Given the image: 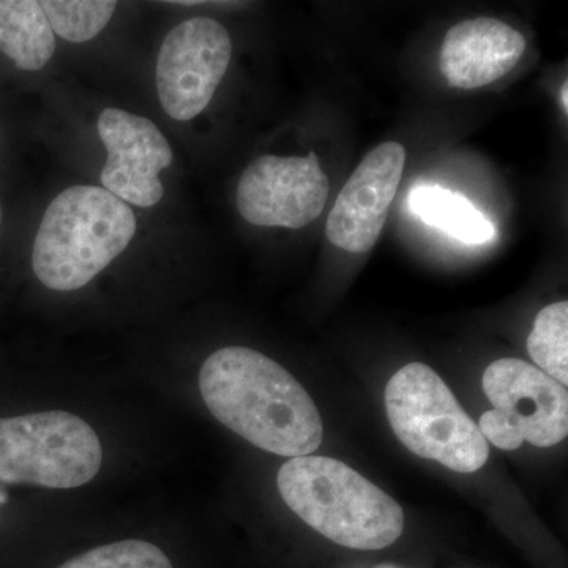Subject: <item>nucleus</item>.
<instances>
[{
    "mask_svg": "<svg viewBox=\"0 0 568 568\" xmlns=\"http://www.w3.org/2000/svg\"><path fill=\"white\" fill-rule=\"evenodd\" d=\"M560 104H562L564 112H568V84L564 82L562 89H560Z\"/></svg>",
    "mask_w": 568,
    "mask_h": 568,
    "instance_id": "f3484780",
    "label": "nucleus"
},
{
    "mask_svg": "<svg viewBox=\"0 0 568 568\" xmlns=\"http://www.w3.org/2000/svg\"><path fill=\"white\" fill-rule=\"evenodd\" d=\"M276 484L302 521L342 547L387 548L405 529V514L394 497L338 459L291 458L280 467Z\"/></svg>",
    "mask_w": 568,
    "mask_h": 568,
    "instance_id": "f03ea898",
    "label": "nucleus"
},
{
    "mask_svg": "<svg viewBox=\"0 0 568 568\" xmlns=\"http://www.w3.org/2000/svg\"><path fill=\"white\" fill-rule=\"evenodd\" d=\"M525 50V37L517 29L496 18H476L448 29L440 71L448 84L470 91L506 77Z\"/></svg>",
    "mask_w": 568,
    "mask_h": 568,
    "instance_id": "9b49d317",
    "label": "nucleus"
},
{
    "mask_svg": "<svg viewBox=\"0 0 568 568\" xmlns=\"http://www.w3.org/2000/svg\"><path fill=\"white\" fill-rule=\"evenodd\" d=\"M200 390L215 418L261 450L298 458L323 444V420L312 396L257 351H215L201 368Z\"/></svg>",
    "mask_w": 568,
    "mask_h": 568,
    "instance_id": "f257e3e1",
    "label": "nucleus"
},
{
    "mask_svg": "<svg viewBox=\"0 0 568 568\" xmlns=\"http://www.w3.org/2000/svg\"><path fill=\"white\" fill-rule=\"evenodd\" d=\"M99 134L108 152L103 189L138 207L159 204L164 193L159 175L173 163V151L155 123L108 108L100 114Z\"/></svg>",
    "mask_w": 568,
    "mask_h": 568,
    "instance_id": "1a4fd4ad",
    "label": "nucleus"
},
{
    "mask_svg": "<svg viewBox=\"0 0 568 568\" xmlns=\"http://www.w3.org/2000/svg\"><path fill=\"white\" fill-rule=\"evenodd\" d=\"M59 568H174L162 549L144 540H122L93 548Z\"/></svg>",
    "mask_w": 568,
    "mask_h": 568,
    "instance_id": "dca6fc26",
    "label": "nucleus"
},
{
    "mask_svg": "<svg viewBox=\"0 0 568 568\" xmlns=\"http://www.w3.org/2000/svg\"><path fill=\"white\" fill-rule=\"evenodd\" d=\"M384 398L395 436L417 457L459 474L476 473L488 462L487 439L428 365L403 366L388 381Z\"/></svg>",
    "mask_w": 568,
    "mask_h": 568,
    "instance_id": "20e7f679",
    "label": "nucleus"
},
{
    "mask_svg": "<svg viewBox=\"0 0 568 568\" xmlns=\"http://www.w3.org/2000/svg\"><path fill=\"white\" fill-rule=\"evenodd\" d=\"M0 51L22 71H39L55 51L54 32L36 0H0Z\"/></svg>",
    "mask_w": 568,
    "mask_h": 568,
    "instance_id": "f8f14e48",
    "label": "nucleus"
},
{
    "mask_svg": "<svg viewBox=\"0 0 568 568\" xmlns=\"http://www.w3.org/2000/svg\"><path fill=\"white\" fill-rule=\"evenodd\" d=\"M405 163L406 151L399 142H384L365 156L328 213L325 234L331 244L355 254L369 252L376 245Z\"/></svg>",
    "mask_w": 568,
    "mask_h": 568,
    "instance_id": "9d476101",
    "label": "nucleus"
},
{
    "mask_svg": "<svg viewBox=\"0 0 568 568\" xmlns=\"http://www.w3.org/2000/svg\"><path fill=\"white\" fill-rule=\"evenodd\" d=\"M409 211L422 222L452 235L467 245L488 244L496 235L495 226L463 194L433 183H420L409 193Z\"/></svg>",
    "mask_w": 568,
    "mask_h": 568,
    "instance_id": "ddd939ff",
    "label": "nucleus"
},
{
    "mask_svg": "<svg viewBox=\"0 0 568 568\" xmlns=\"http://www.w3.org/2000/svg\"><path fill=\"white\" fill-rule=\"evenodd\" d=\"M331 182L315 152L306 156L264 155L254 160L237 186V207L256 226L302 230L327 203Z\"/></svg>",
    "mask_w": 568,
    "mask_h": 568,
    "instance_id": "6e6552de",
    "label": "nucleus"
},
{
    "mask_svg": "<svg viewBox=\"0 0 568 568\" xmlns=\"http://www.w3.org/2000/svg\"><path fill=\"white\" fill-rule=\"evenodd\" d=\"M484 392L495 409L485 418L495 432L521 447H552L568 435L567 388L536 365L499 358L484 375Z\"/></svg>",
    "mask_w": 568,
    "mask_h": 568,
    "instance_id": "423d86ee",
    "label": "nucleus"
},
{
    "mask_svg": "<svg viewBox=\"0 0 568 568\" xmlns=\"http://www.w3.org/2000/svg\"><path fill=\"white\" fill-rule=\"evenodd\" d=\"M103 448L88 422L65 410L0 418V481L54 489L95 478Z\"/></svg>",
    "mask_w": 568,
    "mask_h": 568,
    "instance_id": "39448f33",
    "label": "nucleus"
},
{
    "mask_svg": "<svg viewBox=\"0 0 568 568\" xmlns=\"http://www.w3.org/2000/svg\"><path fill=\"white\" fill-rule=\"evenodd\" d=\"M0 222H2V211H0Z\"/></svg>",
    "mask_w": 568,
    "mask_h": 568,
    "instance_id": "aec40b11",
    "label": "nucleus"
},
{
    "mask_svg": "<svg viewBox=\"0 0 568 568\" xmlns=\"http://www.w3.org/2000/svg\"><path fill=\"white\" fill-rule=\"evenodd\" d=\"M528 353L537 368L568 384V302H556L538 313L528 338Z\"/></svg>",
    "mask_w": 568,
    "mask_h": 568,
    "instance_id": "4468645a",
    "label": "nucleus"
},
{
    "mask_svg": "<svg viewBox=\"0 0 568 568\" xmlns=\"http://www.w3.org/2000/svg\"><path fill=\"white\" fill-rule=\"evenodd\" d=\"M7 499H9V496H7L6 489L0 488V508L7 503Z\"/></svg>",
    "mask_w": 568,
    "mask_h": 568,
    "instance_id": "a211bd4d",
    "label": "nucleus"
},
{
    "mask_svg": "<svg viewBox=\"0 0 568 568\" xmlns=\"http://www.w3.org/2000/svg\"><path fill=\"white\" fill-rule=\"evenodd\" d=\"M233 55L222 22L192 18L168 33L156 61V91L174 121H192L209 106Z\"/></svg>",
    "mask_w": 568,
    "mask_h": 568,
    "instance_id": "0eeeda50",
    "label": "nucleus"
},
{
    "mask_svg": "<svg viewBox=\"0 0 568 568\" xmlns=\"http://www.w3.org/2000/svg\"><path fill=\"white\" fill-rule=\"evenodd\" d=\"M136 233L130 205L103 186H70L41 219L32 267L41 284L77 291L125 252Z\"/></svg>",
    "mask_w": 568,
    "mask_h": 568,
    "instance_id": "7ed1b4c3",
    "label": "nucleus"
},
{
    "mask_svg": "<svg viewBox=\"0 0 568 568\" xmlns=\"http://www.w3.org/2000/svg\"><path fill=\"white\" fill-rule=\"evenodd\" d=\"M377 568H399V567H395V566H379Z\"/></svg>",
    "mask_w": 568,
    "mask_h": 568,
    "instance_id": "6ab92c4d",
    "label": "nucleus"
},
{
    "mask_svg": "<svg viewBox=\"0 0 568 568\" xmlns=\"http://www.w3.org/2000/svg\"><path fill=\"white\" fill-rule=\"evenodd\" d=\"M40 3L52 32L70 43L95 39L118 9L112 0H43Z\"/></svg>",
    "mask_w": 568,
    "mask_h": 568,
    "instance_id": "2eb2a0df",
    "label": "nucleus"
}]
</instances>
